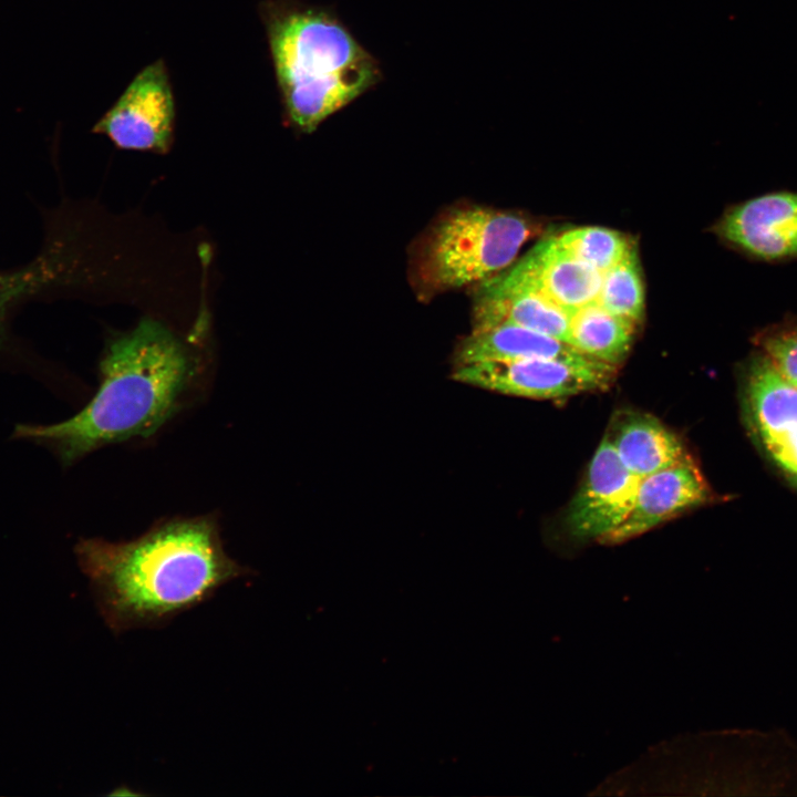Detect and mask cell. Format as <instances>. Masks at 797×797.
<instances>
[{"label": "cell", "instance_id": "cell-15", "mask_svg": "<svg viewBox=\"0 0 797 797\" xmlns=\"http://www.w3.org/2000/svg\"><path fill=\"white\" fill-rule=\"evenodd\" d=\"M636 325L593 302L571 314L568 343L582 355L617 368L630 351Z\"/></svg>", "mask_w": 797, "mask_h": 797}, {"label": "cell", "instance_id": "cell-16", "mask_svg": "<svg viewBox=\"0 0 797 797\" xmlns=\"http://www.w3.org/2000/svg\"><path fill=\"white\" fill-rule=\"evenodd\" d=\"M597 302L611 313L635 323L642 320L645 298L635 247L617 265L603 272Z\"/></svg>", "mask_w": 797, "mask_h": 797}, {"label": "cell", "instance_id": "cell-4", "mask_svg": "<svg viewBox=\"0 0 797 797\" xmlns=\"http://www.w3.org/2000/svg\"><path fill=\"white\" fill-rule=\"evenodd\" d=\"M532 232L515 213L473 204L452 207L420 239L413 284L423 297L478 284L506 269Z\"/></svg>", "mask_w": 797, "mask_h": 797}, {"label": "cell", "instance_id": "cell-8", "mask_svg": "<svg viewBox=\"0 0 797 797\" xmlns=\"http://www.w3.org/2000/svg\"><path fill=\"white\" fill-rule=\"evenodd\" d=\"M639 482L640 477L622 464L603 437L567 509L565 526L569 536L578 541L601 542L628 517Z\"/></svg>", "mask_w": 797, "mask_h": 797}, {"label": "cell", "instance_id": "cell-6", "mask_svg": "<svg viewBox=\"0 0 797 797\" xmlns=\"http://www.w3.org/2000/svg\"><path fill=\"white\" fill-rule=\"evenodd\" d=\"M175 116L169 74L164 61L157 60L135 75L93 132L106 135L122 149L166 153Z\"/></svg>", "mask_w": 797, "mask_h": 797}, {"label": "cell", "instance_id": "cell-3", "mask_svg": "<svg viewBox=\"0 0 797 797\" xmlns=\"http://www.w3.org/2000/svg\"><path fill=\"white\" fill-rule=\"evenodd\" d=\"M287 122L310 134L373 89L379 61L330 9L299 0L259 4Z\"/></svg>", "mask_w": 797, "mask_h": 797}, {"label": "cell", "instance_id": "cell-1", "mask_svg": "<svg viewBox=\"0 0 797 797\" xmlns=\"http://www.w3.org/2000/svg\"><path fill=\"white\" fill-rule=\"evenodd\" d=\"M99 371V387L80 412L60 423L19 424L12 437L46 447L68 467L102 447L155 435L206 384L198 353L152 318L112 339Z\"/></svg>", "mask_w": 797, "mask_h": 797}, {"label": "cell", "instance_id": "cell-13", "mask_svg": "<svg viewBox=\"0 0 797 797\" xmlns=\"http://www.w3.org/2000/svg\"><path fill=\"white\" fill-rule=\"evenodd\" d=\"M522 258L542 292L569 314L597 302L603 273L562 248L556 237L539 241Z\"/></svg>", "mask_w": 797, "mask_h": 797}, {"label": "cell", "instance_id": "cell-11", "mask_svg": "<svg viewBox=\"0 0 797 797\" xmlns=\"http://www.w3.org/2000/svg\"><path fill=\"white\" fill-rule=\"evenodd\" d=\"M747 381L756 431L772 458L797 484V387L762 352L752 361Z\"/></svg>", "mask_w": 797, "mask_h": 797}, {"label": "cell", "instance_id": "cell-17", "mask_svg": "<svg viewBox=\"0 0 797 797\" xmlns=\"http://www.w3.org/2000/svg\"><path fill=\"white\" fill-rule=\"evenodd\" d=\"M556 240L601 273L617 265L634 247L623 234L597 226L566 230L556 236Z\"/></svg>", "mask_w": 797, "mask_h": 797}, {"label": "cell", "instance_id": "cell-14", "mask_svg": "<svg viewBox=\"0 0 797 797\" xmlns=\"http://www.w3.org/2000/svg\"><path fill=\"white\" fill-rule=\"evenodd\" d=\"M570 344L551 335L515 324H499L472 330L456 348V365L483 361L531 358L580 359Z\"/></svg>", "mask_w": 797, "mask_h": 797}, {"label": "cell", "instance_id": "cell-10", "mask_svg": "<svg viewBox=\"0 0 797 797\" xmlns=\"http://www.w3.org/2000/svg\"><path fill=\"white\" fill-rule=\"evenodd\" d=\"M710 488L687 457L640 478L625 520L601 544L615 545L641 536L675 516L710 500Z\"/></svg>", "mask_w": 797, "mask_h": 797}, {"label": "cell", "instance_id": "cell-18", "mask_svg": "<svg viewBox=\"0 0 797 797\" xmlns=\"http://www.w3.org/2000/svg\"><path fill=\"white\" fill-rule=\"evenodd\" d=\"M60 275L61 265L56 257L44 255L18 271L0 272V346L7 339L10 311L20 301L54 283Z\"/></svg>", "mask_w": 797, "mask_h": 797}, {"label": "cell", "instance_id": "cell-12", "mask_svg": "<svg viewBox=\"0 0 797 797\" xmlns=\"http://www.w3.org/2000/svg\"><path fill=\"white\" fill-rule=\"evenodd\" d=\"M604 437L622 464L640 478L690 457L680 437L646 413L619 412Z\"/></svg>", "mask_w": 797, "mask_h": 797}, {"label": "cell", "instance_id": "cell-7", "mask_svg": "<svg viewBox=\"0 0 797 797\" xmlns=\"http://www.w3.org/2000/svg\"><path fill=\"white\" fill-rule=\"evenodd\" d=\"M570 318L542 292L524 258L477 284L473 330L515 324L568 343Z\"/></svg>", "mask_w": 797, "mask_h": 797}, {"label": "cell", "instance_id": "cell-9", "mask_svg": "<svg viewBox=\"0 0 797 797\" xmlns=\"http://www.w3.org/2000/svg\"><path fill=\"white\" fill-rule=\"evenodd\" d=\"M729 246L755 260L797 258V192H773L732 206L714 227Z\"/></svg>", "mask_w": 797, "mask_h": 797}, {"label": "cell", "instance_id": "cell-2", "mask_svg": "<svg viewBox=\"0 0 797 797\" xmlns=\"http://www.w3.org/2000/svg\"><path fill=\"white\" fill-rule=\"evenodd\" d=\"M75 553L114 634L165 625L250 573L226 553L213 515L170 518L128 541L82 539Z\"/></svg>", "mask_w": 797, "mask_h": 797}, {"label": "cell", "instance_id": "cell-19", "mask_svg": "<svg viewBox=\"0 0 797 797\" xmlns=\"http://www.w3.org/2000/svg\"><path fill=\"white\" fill-rule=\"evenodd\" d=\"M755 339L775 371L797 387V320L766 328Z\"/></svg>", "mask_w": 797, "mask_h": 797}, {"label": "cell", "instance_id": "cell-5", "mask_svg": "<svg viewBox=\"0 0 797 797\" xmlns=\"http://www.w3.org/2000/svg\"><path fill=\"white\" fill-rule=\"evenodd\" d=\"M615 373V366L588 356L531 358L456 365L453 379L503 394L552 400L605 390Z\"/></svg>", "mask_w": 797, "mask_h": 797}]
</instances>
